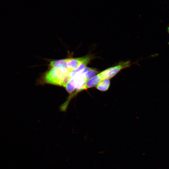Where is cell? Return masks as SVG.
Wrapping results in <instances>:
<instances>
[{
  "mask_svg": "<svg viewBox=\"0 0 169 169\" xmlns=\"http://www.w3.org/2000/svg\"><path fill=\"white\" fill-rule=\"evenodd\" d=\"M70 72L66 68H51L44 75V81L47 84L62 86L66 88L71 79Z\"/></svg>",
  "mask_w": 169,
  "mask_h": 169,
  "instance_id": "cell-1",
  "label": "cell"
},
{
  "mask_svg": "<svg viewBox=\"0 0 169 169\" xmlns=\"http://www.w3.org/2000/svg\"><path fill=\"white\" fill-rule=\"evenodd\" d=\"M130 61L121 62L117 65L106 69L100 74L102 80L106 79H110L114 76L120 70L131 65Z\"/></svg>",
  "mask_w": 169,
  "mask_h": 169,
  "instance_id": "cell-2",
  "label": "cell"
},
{
  "mask_svg": "<svg viewBox=\"0 0 169 169\" xmlns=\"http://www.w3.org/2000/svg\"><path fill=\"white\" fill-rule=\"evenodd\" d=\"M84 58V57L75 58H68V60L66 63L65 68L69 72H71L77 68L80 64Z\"/></svg>",
  "mask_w": 169,
  "mask_h": 169,
  "instance_id": "cell-3",
  "label": "cell"
},
{
  "mask_svg": "<svg viewBox=\"0 0 169 169\" xmlns=\"http://www.w3.org/2000/svg\"><path fill=\"white\" fill-rule=\"evenodd\" d=\"M102 80L100 74H98L86 82L82 89V90H86L97 85Z\"/></svg>",
  "mask_w": 169,
  "mask_h": 169,
  "instance_id": "cell-4",
  "label": "cell"
},
{
  "mask_svg": "<svg viewBox=\"0 0 169 169\" xmlns=\"http://www.w3.org/2000/svg\"><path fill=\"white\" fill-rule=\"evenodd\" d=\"M91 59V58L89 56L84 57V60L75 69L70 72L69 76L70 77L72 78L78 73L84 69L90 60Z\"/></svg>",
  "mask_w": 169,
  "mask_h": 169,
  "instance_id": "cell-5",
  "label": "cell"
},
{
  "mask_svg": "<svg viewBox=\"0 0 169 169\" xmlns=\"http://www.w3.org/2000/svg\"><path fill=\"white\" fill-rule=\"evenodd\" d=\"M68 60V59H66L51 61L49 65L51 68L55 69L65 68L66 63Z\"/></svg>",
  "mask_w": 169,
  "mask_h": 169,
  "instance_id": "cell-6",
  "label": "cell"
},
{
  "mask_svg": "<svg viewBox=\"0 0 169 169\" xmlns=\"http://www.w3.org/2000/svg\"><path fill=\"white\" fill-rule=\"evenodd\" d=\"M110 81L109 79H106L102 80L96 86V88L101 91L107 90L110 86Z\"/></svg>",
  "mask_w": 169,
  "mask_h": 169,
  "instance_id": "cell-7",
  "label": "cell"
},
{
  "mask_svg": "<svg viewBox=\"0 0 169 169\" xmlns=\"http://www.w3.org/2000/svg\"><path fill=\"white\" fill-rule=\"evenodd\" d=\"M98 71L96 69L91 68L86 72L83 74L87 82L95 76L98 73Z\"/></svg>",
  "mask_w": 169,
  "mask_h": 169,
  "instance_id": "cell-8",
  "label": "cell"
},
{
  "mask_svg": "<svg viewBox=\"0 0 169 169\" xmlns=\"http://www.w3.org/2000/svg\"><path fill=\"white\" fill-rule=\"evenodd\" d=\"M167 31H168V33L169 34V25L168 26V27L167 28Z\"/></svg>",
  "mask_w": 169,
  "mask_h": 169,
  "instance_id": "cell-9",
  "label": "cell"
}]
</instances>
